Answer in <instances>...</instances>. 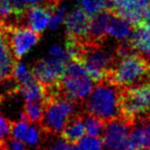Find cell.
Returning a JSON list of instances; mask_svg holds the SVG:
<instances>
[{
  "label": "cell",
  "instance_id": "obj_29",
  "mask_svg": "<svg viewBox=\"0 0 150 150\" xmlns=\"http://www.w3.org/2000/svg\"><path fill=\"white\" fill-rule=\"evenodd\" d=\"M140 150H150V149H146V148H145V149H140Z\"/></svg>",
  "mask_w": 150,
  "mask_h": 150
},
{
  "label": "cell",
  "instance_id": "obj_14",
  "mask_svg": "<svg viewBox=\"0 0 150 150\" xmlns=\"http://www.w3.org/2000/svg\"><path fill=\"white\" fill-rule=\"evenodd\" d=\"M129 42L135 51L150 57V27L145 25L134 26Z\"/></svg>",
  "mask_w": 150,
  "mask_h": 150
},
{
  "label": "cell",
  "instance_id": "obj_20",
  "mask_svg": "<svg viewBox=\"0 0 150 150\" xmlns=\"http://www.w3.org/2000/svg\"><path fill=\"white\" fill-rule=\"evenodd\" d=\"M85 133L88 136L100 137L103 133L105 127V122L95 115L87 113L86 117H83Z\"/></svg>",
  "mask_w": 150,
  "mask_h": 150
},
{
  "label": "cell",
  "instance_id": "obj_17",
  "mask_svg": "<svg viewBox=\"0 0 150 150\" xmlns=\"http://www.w3.org/2000/svg\"><path fill=\"white\" fill-rule=\"evenodd\" d=\"M23 112L31 124L39 125L43 117V100H25Z\"/></svg>",
  "mask_w": 150,
  "mask_h": 150
},
{
  "label": "cell",
  "instance_id": "obj_26",
  "mask_svg": "<svg viewBox=\"0 0 150 150\" xmlns=\"http://www.w3.org/2000/svg\"><path fill=\"white\" fill-rule=\"evenodd\" d=\"M47 150H71V145L69 142H67V140H64L63 138H60L55 140Z\"/></svg>",
  "mask_w": 150,
  "mask_h": 150
},
{
  "label": "cell",
  "instance_id": "obj_3",
  "mask_svg": "<svg viewBox=\"0 0 150 150\" xmlns=\"http://www.w3.org/2000/svg\"><path fill=\"white\" fill-rule=\"evenodd\" d=\"M78 102L62 95L43 97V117L38 126L46 137L59 136L67 120L76 115Z\"/></svg>",
  "mask_w": 150,
  "mask_h": 150
},
{
  "label": "cell",
  "instance_id": "obj_16",
  "mask_svg": "<svg viewBox=\"0 0 150 150\" xmlns=\"http://www.w3.org/2000/svg\"><path fill=\"white\" fill-rule=\"evenodd\" d=\"M84 135L85 126L83 117L79 113H76L67 120L59 136L69 143H77Z\"/></svg>",
  "mask_w": 150,
  "mask_h": 150
},
{
  "label": "cell",
  "instance_id": "obj_15",
  "mask_svg": "<svg viewBox=\"0 0 150 150\" xmlns=\"http://www.w3.org/2000/svg\"><path fill=\"white\" fill-rule=\"evenodd\" d=\"M133 28L134 26L130 24L128 21L111 11V18L109 20L106 29L108 36H111L112 38L120 40V41L129 40L131 34H132Z\"/></svg>",
  "mask_w": 150,
  "mask_h": 150
},
{
  "label": "cell",
  "instance_id": "obj_25",
  "mask_svg": "<svg viewBox=\"0 0 150 150\" xmlns=\"http://www.w3.org/2000/svg\"><path fill=\"white\" fill-rule=\"evenodd\" d=\"M9 56H13V55L10 52V49L8 47V44L6 42L5 38L0 33V61L9 57Z\"/></svg>",
  "mask_w": 150,
  "mask_h": 150
},
{
  "label": "cell",
  "instance_id": "obj_10",
  "mask_svg": "<svg viewBox=\"0 0 150 150\" xmlns=\"http://www.w3.org/2000/svg\"><path fill=\"white\" fill-rule=\"evenodd\" d=\"M90 16L82 7H77L71 10L64 20L67 36L78 41H83L87 36Z\"/></svg>",
  "mask_w": 150,
  "mask_h": 150
},
{
  "label": "cell",
  "instance_id": "obj_1",
  "mask_svg": "<svg viewBox=\"0 0 150 150\" xmlns=\"http://www.w3.org/2000/svg\"><path fill=\"white\" fill-rule=\"evenodd\" d=\"M122 89L107 80L98 82L86 98L87 113L95 115L104 122L120 117Z\"/></svg>",
  "mask_w": 150,
  "mask_h": 150
},
{
  "label": "cell",
  "instance_id": "obj_24",
  "mask_svg": "<svg viewBox=\"0 0 150 150\" xmlns=\"http://www.w3.org/2000/svg\"><path fill=\"white\" fill-rule=\"evenodd\" d=\"M65 11H67V5H65V4H61V6L59 5L54 10L53 16H51L50 22H49V24H48V26H49V28L51 29V30H56V29H57L59 24L62 22Z\"/></svg>",
  "mask_w": 150,
  "mask_h": 150
},
{
  "label": "cell",
  "instance_id": "obj_21",
  "mask_svg": "<svg viewBox=\"0 0 150 150\" xmlns=\"http://www.w3.org/2000/svg\"><path fill=\"white\" fill-rule=\"evenodd\" d=\"M34 80H35V78L33 77L31 71H29L26 65L24 63L20 62V60H18L13 69V73H12V81L16 85L18 90L20 89V87L27 85Z\"/></svg>",
  "mask_w": 150,
  "mask_h": 150
},
{
  "label": "cell",
  "instance_id": "obj_12",
  "mask_svg": "<svg viewBox=\"0 0 150 150\" xmlns=\"http://www.w3.org/2000/svg\"><path fill=\"white\" fill-rule=\"evenodd\" d=\"M147 119H141L140 124L130 131L127 150L150 149V120Z\"/></svg>",
  "mask_w": 150,
  "mask_h": 150
},
{
  "label": "cell",
  "instance_id": "obj_22",
  "mask_svg": "<svg viewBox=\"0 0 150 150\" xmlns=\"http://www.w3.org/2000/svg\"><path fill=\"white\" fill-rule=\"evenodd\" d=\"M77 144L82 150H103V142L100 137L83 136Z\"/></svg>",
  "mask_w": 150,
  "mask_h": 150
},
{
  "label": "cell",
  "instance_id": "obj_8",
  "mask_svg": "<svg viewBox=\"0 0 150 150\" xmlns=\"http://www.w3.org/2000/svg\"><path fill=\"white\" fill-rule=\"evenodd\" d=\"M131 126L132 124L122 117L108 120L102 133L103 148L106 150H127Z\"/></svg>",
  "mask_w": 150,
  "mask_h": 150
},
{
  "label": "cell",
  "instance_id": "obj_4",
  "mask_svg": "<svg viewBox=\"0 0 150 150\" xmlns=\"http://www.w3.org/2000/svg\"><path fill=\"white\" fill-rule=\"evenodd\" d=\"M94 84L83 64L71 59L65 67L62 77L57 82V89L62 96L82 102L89 96Z\"/></svg>",
  "mask_w": 150,
  "mask_h": 150
},
{
  "label": "cell",
  "instance_id": "obj_27",
  "mask_svg": "<svg viewBox=\"0 0 150 150\" xmlns=\"http://www.w3.org/2000/svg\"><path fill=\"white\" fill-rule=\"evenodd\" d=\"M73 144L74 145H71V150H82L81 147H80L77 143H73Z\"/></svg>",
  "mask_w": 150,
  "mask_h": 150
},
{
  "label": "cell",
  "instance_id": "obj_18",
  "mask_svg": "<svg viewBox=\"0 0 150 150\" xmlns=\"http://www.w3.org/2000/svg\"><path fill=\"white\" fill-rule=\"evenodd\" d=\"M6 1L8 2L11 9L13 10L14 16L18 18V20L21 22V24L26 26L24 23V16L27 9L35 5L44 6L45 0H6Z\"/></svg>",
  "mask_w": 150,
  "mask_h": 150
},
{
  "label": "cell",
  "instance_id": "obj_23",
  "mask_svg": "<svg viewBox=\"0 0 150 150\" xmlns=\"http://www.w3.org/2000/svg\"><path fill=\"white\" fill-rule=\"evenodd\" d=\"M82 2H83V9L89 16H94L95 13L108 7L107 0H82Z\"/></svg>",
  "mask_w": 150,
  "mask_h": 150
},
{
  "label": "cell",
  "instance_id": "obj_6",
  "mask_svg": "<svg viewBox=\"0 0 150 150\" xmlns=\"http://www.w3.org/2000/svg\"><path fill=\"white\" fill-rule=\"evenodd\" d=\"M0 33L5 38L10 52L16 60H21L42 37L41 33H37L24 25H3L0 26Z\"/></svg>",
  "mask_w": 150,
  "mask_h": 150
},
{
  "label": "cell",
  "instance_id": "obj_11",
  "mask_svg": "<svg viewBox=\"0 0 150 150\" xmlns=\"http://www.w3.org/2000/svg\"><path fill=\"white\" fill-rule=\"evenodd\" d=\"M111 18V10L108 7L90 16L86 40L95 43H106L108 39L107 25Z\"/></svg>",
  "mask_w": 150,
  "mask_h": 150
},
{
  "label": "cell",
  "instance_id": "obj_7",
  "mask_svg": "<svg viewBox=\"0 0 150 150\" xmlns=\"http://www.w3.org/2000/svg\"><path fill=\"white\" fill-rule=\"evenodd\" d=\"M69 59L50 55L37 60L32 67L33 77L41 86H49L57 83L62 77Z\"/></svg>",
  "mask_w": 150,
  "mask_h": 150
},
{
  "label": "cell",
  "instance_id": "obj_28",
  "mask_svg": "<svg viewBox=\"0 0 150 150\" xmlns=\"http://www.w3.org/2000/svg\"><path fill=\"white\" fill-rule=\"evenodd\" d=\"M4 140H5V138H3V137H2L1 135H0V146L2 145V143H3Z\"/></svg>",
  "mask_w": 150,
  "mask_h": 150
},
{
  "label": "cell",
  "instance_id": "obj_2",
  "mask_svg": "<svg viewBox=\"0 0 150 150\" xmlns=\"http://www.w3.org/2000/svg\"><path fill=\"white\" fill-rule=\"evenodd\" d=\"M107 81L120 88L150 83V58L133 50L117 59Z\"/></svg>",
  "mask_w": 150,
  "mask_h": 150
},
{
  "label": "cell",
  "instance_id": "obj_13",
  "mask_svg": "<svg viewBox=\"0 0 150 150\" xmlns=\"http://www.w3.org/2000/svg\"><path fill=\"white\" fill-rule=\"evenodd\" d=\"M53 12L41 5H35L28 8L24 16V23L33 31L41 33L48 26Z\"/></svg>",
  "mask_w": 150,
  "mask_h": 150
},
{
  "label": "cell",
  "instance_id": "obj_19",
  "mask_svg": "<svg viewBox=\"0 0 150 150\" xmlns=\"http://www.w3.org/2000/svg\"><path fill=\"white\" fill-rule=\"evenodd\" d=\"M31 126V122L26 117L24 112L21 113V117L18 120H10V129H9V136L13 137L16 139L24 142L28 130Z\"/></svg>",
  "mask_w": 150,
  "mask_h": 150
},
{
  "label": "cell",
  "instance_id": "obj_5",
  "mask_svg": "<svg viewBox=\"0 0 150 150\" xmlns=\"http://www.w3.org/2000/svg\"><path fill=\"white\" fill-rule=\"evenodd\" d=\"M150 115V83L122 88L120 96V117L132 125L137 120Z\"/></svg>",
  "mask_w": 150,
  "mask_h": 150
},
{
  "label": "cell",
  "instance_id": "obj_9",
  "mask_svg": "<svg viewBox=\"0 0 150 150\" xmlns=\"http://www.w3.org/2000/svg\"><path fill=\"white\" fill-rule=\"evenodd\" d=\"M108 8L133 26L141 22L144 11L150 7V0H107Z\"/></svg>",
  "mask_w": 150,
  "mask_h": 150
}]
</instances>
